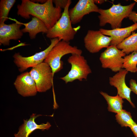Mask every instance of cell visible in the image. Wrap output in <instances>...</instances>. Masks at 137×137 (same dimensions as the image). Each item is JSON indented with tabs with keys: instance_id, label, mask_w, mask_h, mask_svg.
Segmentation results:
<instances>
[{
	"instance_id": "obj_2",
	"label": "cell",
	"mask_w": 137,
	"mask_h": 137,
	"mask_svg": "<svg viewBox=\"0 0 137 137\" xmlns=\"http://www.w3.org/2000/svg\"><path fill=\"white\" fill-rule=\"evenodd\" d=\"M71 3V0H68L60 18L52 28L48 30L46 35L47 38L50 39L58 38L60 41L67 42L74 39L80 27L74 28L72 26L69 14V8Z\"/></svg>"
},
{
	"instance_id": "obj_22",
	"label": "cell",
	"mask_w": 137,
	"mask_h": 137,
	"mask_svg": "<svg viewBox=\"0 0 137 137\" xmlns=\"http://www.w3.org/2000/svg\"><path fill=\"white\" fill-rule=\"evenodd\" d=\"M68 0H53L54 3L55 5V7H59L61 9L65 7L68 2Z\"/></svg>"
},
{
	"instance_id": "obj_11",
	"label": "cell",
	"mask_w": 137,
	"mask_h": 137,
	"mask_svg": "<svg viewBox=\"0 0 137 137\" xmlns=\"http://www.w3.org/2000/svg\"><path fill=\"white\" fill-rule=\"evenodd\" d=\"M14 84L18 93L23 97L34 96L38 92L36 83L28 72L18 75Z\"/></svg>"
},
{
	"instance_id": "obj_23",
	"label": "cell",
	"mask_w": 137,
	"mask_h": 137,
	"mask_svg": "<svg viewBox=\"0 0 137 137\" xmlns=\"http://www.w3.org/2000/svg\"><path fill=\"white\" fill-rule=\"evenodd\" d=\"M130 88L131 91L137 95V83L134 79H131L129 81Z\"/></svg>"
},
{
	"instance_id": "obj_17",
	"label": "cell",
	"mask_w": 137,
	"mask_h": 137,
	"mask_svg": "<svg viewBox=\"0 0 137 137\" xmlns=\"http://www.w3.org/2000/svg\"><path fill=\"white\" fill-rule=\"evenodd\" d=\"M100 94L106 100L108 105L107 109L109 111L117 113L123 109V98L118 95L115 96L109 95L106 93L101 91Z\"/></svg>"
},
{
	"instance_id": "obj_28",
	"label": "cell",
	"mask_w": 137,
	"mask_h": 137,
	"mask_svg": "<svg viewBox=\"0 0 137 137\" xmlns=\"http://www.w3.org/2000/svg\"><path fill=\"white\" fill-rule=\"evenodd\" d=\"M135 2L137 3V0H134Z\"/></svg>"
},
{
	"instance_id": "obj_21",
	"label": "cell",
	"mask_w": 137,
	"mask_h": 137,
	"mask_svg": "<svg viewBox=\"0 0 137 137\" xmlns=\"http://www.w3.org/2000/svg\"><path fill=\"white\" fill-rule=\"evenodd\" d=\"M16 0H1L0 2V24L4 23L8 19L9 12Z\"/></svg>"
},
{
	"instance_id": "obj_8",
	"label": "cell",
	"mask_w": 137,
	"mask_h": 137,
	"mask_svg": "<svg viewBox=\"0 0 137 137\" xmlns=\"http://www.w3.org/2000/svg\"><path fill=\"white\" fill-rule=\"evenodd\" d=\"M126 55L116 46L110 45L101 54L99 59L102 68L118 72L123 68V57Z\"/></svg>"
},
{
	"instance_id": "obj_30",
	"label": "cell",
	"mask_w": 137,
	"mask_h": 137,
	"mask_svg": "<svg viewBox=\"0 0 137 137\" xmlns=\"http://www.w3.org/2000/svg\"><path fill=\"white\" fill-rule=\"evenodd\" d=\"M136 51H137V50H136Z\"/></svg>"
},
{
	"instance_id": "obj_3",
	"label": "cell",
	"mask_w": 137,
	"mask_h": 137,
	"mask_svg": "<svg viewBox=\"0 0 137 137\" xmlns=\"http://www.w3.org/2000/svg\"><path fill=\"white\" fill-rule=\"evenodd\" d=\"M136 3L126 6H122L119 3L113 4L108 9H99L98 12L99 15L98 17L99 26H103L109 23L112 29L120 28L123 20L125 18L128 17Z\"/></svg>"
},
{
	"instance_id": "obj_9",
	"label": "cell",
	"mask_w": 137,
	"mask_h": 137,
	"mask_svg": "<svg viewBox=\"0 0 137 137\" xmlns=\"http://www.w3.org/2000/svg\"><path fill=\"white\" fill-rule=\"evenodd\" d=\"M112 40L111 37L105 36L99 30H89L84 38V42L87 50L91 53H94L109 46Z\"/></svg>"
},
{
	"instance_id": "obj_6",
	"label": "cell",
	"mask_w": 137,
	"mask_h": 137,
	"mask_svg": "<svg viewBox=\"0 0 137 137\" xmlns=\"http://www.w3.org/2000/svg\"><path fill=\"white\" fill-rule=\"evenodd\" d=\"M29 73L36 83L38 92H45L53 86L54 76L51 68L46 63L43 62L32 67Z\"/></svg>"
},
{
	"instance_id": "obj_16",
	"label": "cell",
	"mask_w": 137,
	"mask_h": 137,
	"mask_svg": "<svg viewBox=\"0 0 137 137\" xmlns=\"http://www.w3.org/2000/svg\"><path fill=\"white\" fill-rule=\"evenodd\" d=\"M25 27L21 29L23 33L28 32L31 39L35 38L37 34L40 32L45 33L47 32L48 29L44 23L39 18L33 16L31 20L27 23H21Z\"/></svg>"
},
{
	"instance_id": "obj_24",
	"label": "cell",
	"mask_w": 137,
	"mask_h": 137,
	"mask_svg": "<svg viewBox=\"0 0 137 137\" xmlns=\"http://www.w3.org/2000/svg\"><path fill=\"white\" fill-rule=\"evenodd\" d=\"M129 20L135 23H137V13L135 11H132L128 17Z\"/></svg>"
},
{
	"instance_id": "obj_25",
	"label": "cell",
	"mask_w": 137,
	"mask_h": 137,
	"mask_svg": "<svg viewBox=\"0 0 137 137\" xmlns=\"http://www.w3.org/2000/svg\"><path fill=\"white\" fill-rule=\"evenodd\" d=\"M135 137H137V124L133 125L130 128Z\"/></svg>"
},
{
	"instance_id": "obj_26",
	"label": "cell",
	"mask_w": 137,
	"mask_h": 137,
	"mask_svg": "<svg viewBox=\"0 0 137 137\" xmlns=\"http://www.w3.org/2000/svg\"><path fill=\"white\" fill-rule=\"evenodd\" d=\"M95 4H101L103 3L105 1V0H93Z\"/></svg>"
},
{
	"instance_id": "obj_7",
	"label": "cell",
	"mask_w": 137,
	"mask_h": 137,
	"mask_svg": "<svg viewBox=\"0 0 137 137\" xmlns=\"http://www.w3.org/2000/svg\"><path fill=\"white\" fill-rule=\"evenodd\" d=\"M60 41L58 38L50 39L51 43L46 49L29 57H23L19 53H15L13 56L14 62L19 71L23 72L29 67H32L43 62L50 50Z\"/></svg>"
},
{
	"instance_id": "obj_15",
	"label": "cell",
	"mask_w": 137,
	"mask_h": 137,
	"mask_svg": "<svg viewBox=\"0 0 137 137\" xmlns=\"http://www.w3.org/2000/svg\"><path fill=\"white\" fill-rule=\"evenodd\" d=\"M137 29V23L124 28H117L111 30L100 28L99 30L104 35L112 38L110 45L116 46L129 36L131 33Z\"/></svg>"
},
{
	"instance_id": "obj_13",
	"label": "cell",
	"mask_w": 137,
	"mask_h": 137,
	"mask_svg": "<svg viewBox=\"0 0 137 137\" xmlns=\"http://www.w3.org/2000/svg\"><path fill=\"white\" fill-rule=\"evenodd\" d=\"M15 23L10 24H0V43L4 46L9 45L11 40H18L21 38L23 33L20 28L22 25L15 19Z\"/></svg>"
},
{
	"instance_id": "obj_1",
	"label": "cell",
	"mask_w": 137,
	"mask_h": 137,
	"mask_svg": "<svg viewBox=\"0 0 137 137\" xmlns=\"http://www.w3.org/2000/svg\"><path fill=\"white\" fill-rule=\"evenodd\" d=\"M17 8L18 15L26 19H29L30 15L36 17L44 23L48 30L54 25L62 14L61 9L54 6L52 0H47L43 4L22 0Z\"/></svg>"
},
{
	"instance_id": "obj_18",
	"label": "cell",
	"mask_w": 137,
	"mask_h": 137,
	"mask_svg": "<svg viewBox=\"0 0 137 137\" xmlns=\"http://www.w3.org/2000/svg\"><path fill=\"white\" fill-rule=\"evenodd\" d=\"M126 54L136 51L137 50V32H133L131 35L125 39L116 46Z\"/></svg>"
},
{
	"instance_id": "obj_14",
	"label": "cell",
	"mask_w": 137,
	"mask_h": 137,
	"mask_svg": "<svg viewBox=\"0 0 137 137\" xmlns=\"http://www.w3.org/2000/svg\"><path fill=\"white\" fill-rule=\"evenodd\" d=\"M41 115L33 113L29 119H24V123L20 127L18 133L14 134V137H28L31 133L36 129H40L42 131L48 130L51 126L49 122L39 125L35 121L36 118Z\"/></svg>"
},
{
	"instance_id": "obj_4",
	"label": "cell",
	"mask_w": 137,
	"mask_h": 137,
	"mask_svg": "<svg viewBox=\"0 0 137 137\" xmlns=\"http://www.w3.org/2000/svg\"><path fill=\"white\" fill-rule=\"evenodd\" d=\"M82 51L75 46L70 45V42L63 40L59 41L49 52L44 62L51 68L53 76L63 68V62L61 58L64 55L71 54L81 55Z\"/></svg>"
},
{
	"instance_id": "obj_27",
	"label": "cell",
	"mask_w": 137,
	"mask_h": 137,
	"mask_svg": "<svg viewBox=\"0 0 137 137\" xmlns=\"http://www.w3.org/2000/svg\"><path fill=\"white\" fill-rule=\"evenodd\" d=\"M33 2H37V3H39L40 2L41 4H43L45 3L47 0H31Z\"/></svg>"
},
{
	"instance_id": "obj_10",
	"label": "cell",
	"mask_w": 137,
	"mask_h": 137,
	"mask_svg": "<svg viewBox=\"0 0 137 137\" xmlns=\"http://www.w3.org/2000/svg\"><path fill=\"white\" fill-rule=\"evenodd\" d=\"M99 9L93 0H79L75 6L69 10L72 24H75L79 23L84 15L92 12H98Z\"/></svg>"
},
{
	"instance_id": "obj_29",
	"label": "cell",
	"mask_w": 137,
	"mask_h": 137,
	"mask_svg": "<svg viewBox=\"0 0 137 137\" xmlns=\"http://www.w3.org/2000/svg\"><path fill=\"white\" fill-rule=\"evenodd\" d=\"M136 72L137 73V67L136 70Z\"/></svg>"
},
{
	"instance_id": "obj_5",
	"label": "cell",
	"mask_w": 137,
	"mask_h": 137,
	"mask_svg": "<svg viewBox=\"0 0 137 137\" xmlns=\"http://www.w3.org/2000/svg\"><path fill=\"white\" fill-rule=\"evenodd\" d=\"M67 61L71 65V69L66 75L60 78L66 83L76 80L80 81L86 80L89 75L92 73L87 60L81 55L72 54Z\"/></svg>"
},
{
	"instance_id": "obj_19",
	"label": "cell",
	"mask_w": 137,
	"mask_h": 137,
	"mask_svg": "<svg viewBox=\"0 0 137 137\" xmlns=\"http://www.w3.org/2000/svg\"><path fill=\"white\" fill-rule=\"evenodd\" d=\"M115 116L117 122L122 127H128L130 128L137 124L132 119L131 113L125 110L122 109Z\"/></svg>"
},
{
	"instance_id": "obj_20",
	"label": "cell",
	"mask_w": 137,
	"mask_h": 137,
	"mask_svg": "<svg viewBox=\"0 0 137 137\" xmlns=\"http://www.w3.org/2000/svg\"><path fill=\"white\" fill-rule=\"evenodd\" d=\"M137 67V51L124 57L123 67L128 72L135 73Z\"/></svg>"
},
{
	"instance_id": "obj_12",
	"label": "cell",
	"mask_w": 137,
	"mask_h": 137,
	"mask_svg": "<svg viewBox=\"0 0 137 137\" xmlns=\"http://www.w3.org/2000/svg\"><path fill=\"white\" fill-rule=\"evenodd\" d=\"M128 72L124 69H121L113 76L109 77V83L111 86L116 88L117 94L123 99H126L132 107L135 108L134 105L131 99V90L127 86L125 81L126 76Z\"/></svg>"
}]
</instances>
